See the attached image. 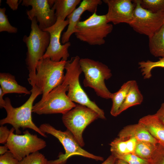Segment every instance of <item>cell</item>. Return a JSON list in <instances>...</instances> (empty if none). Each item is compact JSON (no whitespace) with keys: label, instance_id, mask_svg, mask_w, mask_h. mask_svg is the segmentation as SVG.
<instances>
[{"label":"cell","instance_id":"obj_1","mask_svg":"<svg viewBox=\"0 0 164 164\" xmlns=\"http://www.w3.org/2000/svg\"><path fill=\"white\" fill-rule=\"evenodd\" d=\"M30 91L31 94L28 100L18 108H15L12 106L9 97L5 98V103L3 108L5 109L7 115L6 118L0 120V124L11 125L15 129L17 134L21 133L20 128H29L37 132L42 136L47 137L46 135L42 132L33 123L32 117L33 103L37 97L42 94V92L36 85L32 86Z\"/></svg>","mask_w":164,"mask_h":164},{"label":"cell","instance_id":"obj_2","mask_svg":"<svg viewBox=\"0 0 164 164\" xmlns=\"http://www.w3.org/2000/svg\"><path fill=\"white\" fill-rule=\"evenodd\" d=\"M31 21L29 34L24 36L22 39L27 48L26 62L29 71L28 80L32 86L36 76L37 64L48 47L50 35L49 32L39 27L36 18H33Z\"/></svg>","mask_w":164,"mask_h":164},{"label":"cell","instance_id":"obj_3","mask_svg":"<svg viewBox=\"0 0 164 164\" xmlns=\"http://www.w3.org/2000/svg\"><path fill=\"white\" fill-rule=\"evenodd\" d=\"M66 62L62 60L55 62L49 58H42L38 62L32 86L36 85L40 90L42 95L41 99H44L52 90L63 83Z\"/></svg>","mask_w":164,"mask_h":164},{"label":"cell","instance_id":"obj_4","mask_svg":"<svg viewBox=\"0 0 164 164\" xmlns=\"http://www.w3.org/2000/svg\"><path fill=\"white\" fill-rule=\"evenodd\" d=\"M80 57L78 56L67 61L65 66V77L69 87L67 95L73 102L85 106L96 112L100 118L105 119L104 111L100 108L94 101H91L81 87L79 76L82 72L80 64Z\"/></svg>","mask_w":164,"mask_h":164},{"label":"cell","instance_id":"obj_5","mask_svg":"<svg viewBox=\"0 0 164 164\" xmlns=\"http://www.w3.org/2000/svg\"><path fill=\"white\" fill-rule=\"evenodd\" d=\"M113 29V25L108 22L105 15L95 12L77 23L74 34L77 39L90 45L100 46L105 43L104 38Z\"/></svg>","mask_w":164,"mask_h":164},{"label":"cell","instance_id":"obj_6","mask_svg":"<svg viewBox=\"0 0 164 164\" xmlns=\"http://www.w3.org/2000/svg\"><path fill=\"white\" fill-rule=\"evenodd\" d=\"M79 62L84 75L83 82L84 87L93 89L96 94L101 97L111 99L112 93L105 83V80L112 76L111 70L102 62L88 58L80 59Z\"/></svg>","mask_w":164,"mask_h":164},{"label":"cell","instance_id":"obj_7","mask_svg":"<svg viewBox=\"0 0 164 164\" xmlns=\"http://www.w3.org/2000/svg\"><path fill=\"white\" fill-rule=\"evenodd\" d=\"M39 128L43 133L50 134L56 138L65 150V154L59 155L57 159L48 160V164H65L68 159L73 155L81 156L97 161L104 160L103 157L91 153L82 149L67 129L64 131L58 130L48 123L43 124Z\"/></svg>","mask_w":164,"mask_h":164},{"label":"cell","instance_id":"obj_8","mask_svg":"<svg viewBox=\"0 0 164 164\" xmlns=\"http://www.w3.org/2000/svg\"><path fill=\"white\" fill-rule=\"evenodd\" d=\"M67 81L64 78L63 83L52 90L43 99L35 104L32 112L37 114H64L76 105L68 97L66 92L68 90Z\"/></svg>","mask_w":164,"mask_h":164},{"label":"cell","instance_id":"obj_9","mask_svg":"<svg viewBox=\"0 0 164 164\" xmlns=\"http://www.w3.org/2000/svg\"><path fill=\"white\" fill-rule=\"evenodd\" d=\"M100 118L92 109L83 105L76 104L73 108L62 114V121L72 133L81 147L84 145L83 132L86 127L96 120Z\"/></svg>","mask_w":164,"mask_h":164},{"label":"cell","instance_id":"obj_10","mask_svg":"<svg viewBox=\"0 0 164 164\" xmlns=\"http://www.w3.org/2000/svg\"><path fill=\"white\" fill-rule=\"evenodd\" d=\"M7 142L5 145L19 161L30 154L39 151L46 146V141L36 135L31 134L27 130L23 135L15 134L13 127Z\"/></svg>","mask_w":164,"mask_h":164},{"label":"cell","instance_id":"obj_11","mask_svg":"<svg viewBox=\"0 0 164 164\" xmlns=\"http://www.w3.org/2000/svg\"><path fill=\"white\" fill-rule=\"evenodd\" d=\"M135 4L133 19L129 25L136 32L149 37L164 24V12L152 13L143 8L140 0H134Z\"/></svg>","mask_w":164,"mask_h":164},{"label":"cell","instance_id":"obj_12","mask_svg":"<svg viewBox=\"0 0 164 164\" xmlns=\"http://www.w3.org/2000/svg\"><path fill=\"white\" fill-rule=\"evenodd\" d=\"M68 24L67 19H57L52 26L42 30L48 32L50 35L49 45L42 58H49L55 62H59L61 60L67 61L70 56L68 49L71 43L68 42L62 45L60 42V38L62 31Z\"/></svg>","mask_w":164,"mask_h":164},{"label":"cell","instance_id":"obj_13","mask_svg":"<svg viewBox=\"0 0 164 164\" xmlns=\"http://www.w3.org/2000/svg\"><path fill=\"white\" fill-rule=\"evenodd\" d=\"M22 5L31 6L30 10L26 11L28 18L31 20L33 18H36L41 29L51 26L56 22L55 11L52 9L48 0H23Z\"/></svg>","mask_w":164,"mask_h":164},{"label":"cell","instance_id":"obj_14","mask_svg":"<svg viewBox=\"0 0 164 164\" xmlns=\"http://www.w3.org/2000/svg\"><path fill=\"white\" fill-rule=\"evenodd\" d=\"M108 6L105 15L108 23L114 25L126 23L129 25L132 22L135 4L131 0H103Z\"/></svg>","mask_w":164,"mask_h":164},{"label":"cell","instance_id":"obj_15","mask_svg":"<svg viewBox=\"0 0 164 164\" xmlns=\"http://www.w3.org/2000/svg\"><path fill=\"white\" fill-rule=\"evenodd\" d=\"M102 2L101 0H83L81 2L79 6L67 17L69 22L68 27L63 33L61 39L63 44L69 42L71 36L75 32L76 26L80 21L82 14L86 11L93 13L96 12L98 6Z\"/></svg>","mask_w":164,"mask_h":164},{"label":"cell","instance_id":"obj_16","mask_svg":"<svg viewBox=\"0 0 164 164\" xmlns=\"http://www.w3.org/2000/svg\"><path fill=\"white\" fill-rule=\"evenodd\" d=\"M118 137L122 138H135L138 141L147 142L155 144L158 143L146 129L138 123L125 127L118 133Z\"/></svg>","mask_w":164,"mask_h":164},{"label":"cell","instance_id":"obj_17","mask_svg":"<svg viewBox=\"0 0 164 164\" xmlns=\"http://www.w3.org/2000/svg\"><path fill=\"white\" fill-rule=\"evenodd\" d=\"M138 123L146 129L158 143L164 146V125L154 114L143 117Z\"/></svg>","mask_w":164,"mask_h":164},{"label":"cell","instance_id":"obj_18","mask_svg":"<svg viewBox=\"0 0 164 164\" xmlns=\"http://www.w3.org/2000/svg\"><path fill=\"white\" fill-rule=\"evenodd\" d=\"M135 138H122L118 137L110 144L111 154L116 159L124 155L133 154L137 142Z\"/></svg>","mask_w":164,"mask_h":164},{"label":"cell","instance_id":"obj_19","mask_svg":"<svg viewBox=\"0 0 164 164\" xmlns=\"http://www.w3.org/2000/svg\"><path fill=\"white\" fill-rule=\"evenodd\" d=\"M0 84L4 94L15 93L31 94V92L27 89L19 85L15 80V77L6 73H0Z\"/></svg>","mask_w":164,"mask_h":164},{"label":"cell","instance_id":"obj_20","mask_svg":"<svg viewBox=\"0 0 164 164\" xmlns=\"http://www.w3.org/2000/svg\"><path fill=\"white\" fill-rule=\"evenodd\" d=\"M80 0H54L52 7L57 19L65 20L80 3Z\"/></svg>","mask_w":164,"mask_h":164},{"label":"cell","instance_id":"obj_21","mask_svg":"<svg viewBox=\"0 0 164 164\" xmlns=\"http://www.w3.org/2000/svg\"><path fill=\"white\" fill-rule=\"evenodd\" d=\"M149 38L150 53L155 57L164 58V24Z\"/></svg>","mask_w":164,"mask_h":164},{"label":"cell","instance_id":"obj_22","mask_svg":"<svg viewBox=\"0 0 164 164\" xmlns=\"http://www.w3.org/2000/svg\"><path fill=\"white\" fill-rule=\"evenodd\" d=\"M143 100V95L139 89L137 83L134 80L124 101L119 110L118 115L131 107L140 104Z\"/></svg>","mask_w":164,"mask_h":164},{"label":"cell","instance_id":"obj_23","mask_svg":"<svg viewBox=\"0 0 164 164\" xmlns=\"http://www.w3.org/2000/svg\"><path fill=\"white\" fill-rule=\"evenodd\" d=\"M134 81L130 80L125 82L117 92L112 93L111 98L112 104L110 111V113L112 116L116 117L118 115L119 110L124 101Z\"/></svg>","mask_w":164,"mask_h":164},{"label":"cell","instance_id":"obj_24","mask_svg":"<svg viewBox=\"0 0 164 164\" xmlns=\"http://www.w3.org/2000/svg\"><path fill=\"white\" fill-rule=\"evenodd\" d=\"M157 144L145 141H137L134 154L143 159L150 160L155 149Z\"/></svg>","mask_w":164,"mask_h":164},{"label":"cell","instance_id":"obj_25","mask_svg":"<svg viewBox=\"0 0 164 164\" xmlns=\"http://www.w3.org/2000/svg\"><path fill=\"white\" fill-rule=\"evenodd\" d=\"M138 65L144 79H149L152 76L151 71L153 69L157 67L164 68V58H159L157 61L149 60L141 61L138 62Z\"/></svg>","mask_w":164,"mask_h":164},{"label":"cell","instance_id":"obj_26","mask_svg":"<svg viewBox=\"0 0 164 164\" xmlns=\"http://www.w3.org/2000/svg\"><path fill=\"white\" fill-rule=\"evenodd\" d=\"M141 7L153 13L164 12V0H140Z\"/></svg>","mask_w":164,"mask_h":164},{"label":"cell","instance_id":"obj_27","mask_svg":"<svg viewBox=\"0 0 164 164\" xmlns=\"http://www.w3.org/2000/svg\"><path fill=\"white\" fill-rule=\"evenodd\" d=\"M6 9L0 8V32H7L9 33H16L18 32L17 28L11 25L5 14Z\"/></svg>","mask_w":164,"mask_h":164},{"label":"cell","instance_id":"obj_28","mask_svg":"<svg viewBox=\"0 0 164 164\" xmlns=\"http://www.w3.org/2000/svg\"><path fill=\"white\" fill-rule=\"evenodd\" d=\"M48 161L43 154L37 151L25 157L19 164H47Z\"/></svg>","mask_w":164,"mask_h":164},{"label":"cell","instance_id":"obj_29","mask_svg":"<svg viewBox=\"0 0 164 164\" xmlns=\"http://www.w3.org/2000/svg\"><path fill=\"white\" fill-rule=\"evenodd\" d=\"M151 164H164V146L159 143L150 160Z\"/></svg>","mask_w":164,"mask_h":164},{"label":"cell","instance_id":"obj_30","mask_svg":"<svg viewBox=\"0 0 164 164\" xmlns=\"http://www.w3.org/2000/svg\"><path fill=\"white\" fill-rule=\"evenodd\" d=\"M116 159L123 160L128 164H151L150 160L143 159L133 154L124 155Z\"/></svg>","mask_w":164,"mask_h":164},{"label":"cell","instance_id":"obj_31","mask_svg":"<svg viewBox=\"0 0 164 164\" xmlns=\"http://www.w3.org/2000/svg\"><path fill=\"white\" fill-rule=\"evenodd\" d=\"M19 162L9 150L0 155V164H19Z\"/></svg>","mask_w":164,"mask_h":164},{"label":"cell","instance_id":"obj_32","mask_svg":"<svg viewBox=\"0 0 164 164\" xmlns=\"http://www.w3.org/2000/svg\"><path fill=\"white\" fill-rule=\"evenodd\" d=\"M11 133L6 126L1 125L0 127V143L6 144Z\"/></svg>","mask_w":164,"mask_h":164},{"label":"cell","instance_id":"obj_33","mask_svg":"<svg viewBox=\"0 0 164 164\" xmlns=\"http://www.w3.org/2000/svg\"><path fill=\"white\" fill-rule=\"evenodd\" d=\"M154 114L164 125V102L161 104L160 108Z\"/></svg>","mask_w":164,"mask_h":164},{"label":"cell","instance_id":"obj_34","mask_svg":"<svg viewBox=\"0 0 164 164\" xmlns=\"http://www.w3.org/2000/svg\"><path fill=\"white\" fill-rule=\"evenodd\" d=\"M22 1H19L18 0H7L6 2L12 10L15 11L18 9L19 5Z\"/></svg>","mask_w":164,"mask_h":164},{"label":"cell","instance_id":"obj_35","mask_svg":"<svg viewBox=\"0 0 164 164\" xmlns=\"http://www.w3.org/2000/svg\"><path fill=\"white\" fill-rule=\"evenodd\" d=\"M116 159V158L111 155L101 164H114Z\"/></svg>","mask_w":164,"mask_h":164},{"label":"cell","instance_id":"obj_36","mask_svg":"<svg viewBox=\"0 0 164 164\" xmlns=\"http://www.w3.org/2000/svg\"><path fill=\"white\" fill-rule=\"evenodd\" d=\"M5 94L3 93L2 88H0V107L1 108H4L5 104V100L3 98V96Z\"/></svg>","mask_w":164,"mask_h":164},{"label":"cell","instance_id":"obj_37","mask_svg":"<svg viewBox=\"0 0 164 164\" xmlns=\"http://www.w3.org/2000/svg\"><path fill=\"white\" fill-rule=\"evenodd\" d=\"M8 147L5 145L0 146V155H2L7 152L9 150Z\"/></svg>","mask_w":164,"mask_h":164},{"label":"cell","instance_id":"obj_38","mask_svg":"<svg viewBox=\"0 0 164 164\" xmlns=\"http://www.w3.org/2000/svg\"><path fill=\"white\" fill-rule=\"evenodd\" d=\"M114 164H128L125 161L120 159H116L115 162Z\"/></svg>","mask_w":164,"mask_h":164}]
</instances>
